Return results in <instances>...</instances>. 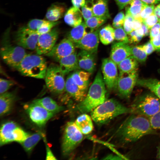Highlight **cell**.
Instances as JSON below:
<instances>
[{"label":"cell","mask_w":160,"mask_h":160,"mask_svg":"<svg viewBox=\"0 0 160 160\" xmlns=\"http://www.w3.org/2000/svg\"><path fill=\"white\" fill-rule=\"evenodd\" d=\"M83 134L75 122L71 121L67 123L62 144V151L63 156H68L74 150L82 141Z\"/></svg>","instance_id":"8992f818"},{"label":"cell","mask_w":160,"mask_h":160,"mask_svg":"<svg viewBox=\"0 0 160 160\" xmlns=\"http://www.w3.org/2000/svg\"><path fill=\"white\" fill-rule=\"evenodd\" d=\"M59 35L57 28H54L50 31L40 34L38 38L36 51L38 55H46L55 46Z\"/></svg>","instance_id":"5bb4252c"},{"label":"cell","mask_w":160,"mask_h":160,"mask_svg":"<svg viewBox=\"0 0 160 160\" xmlns=\"http://www.w3.org/2000/svg\"><path fill=\"white\" fill-rule=\"evenodd\" d=\"M108 19L105 17L94 16L84 21V23L87 28L94 31L98 29L99 27L104 24Z\"/></svg>","instance_id":"836d02e7"},{"label":"cell","mask_w":160,"mask_h":160,"mask_svg":"<svg viewBox=\"0 0 160 160\" xmlns=\"http://www.w3.org/2000/svg\"><path fill=\"white\" fill-rule=\"evenodd\" d=\"M153 13L160 19V3L155 7Z\"/></svg>","instance_id":"680465c9"},{"label":"cell","mask_w":160,"mask_h":160,"mask_svg":"<svg viewBox=\"0 0 160 160\" xmlns=\"http://www.w3.org/2000/svg\"><path fill=\"white\" fill-rule=\"evenodd\" d=\"M15 84V82L12 80L1 78L0 79V94L7 92Z\"/></svg>","instance_id":"60d3db41"},{"label":"cell","mask_w":160,"mask_h":160,"mask_svg":"<svg viewBox=\"0 0 160 160\" xmlns=\"http://www.w3.org/2000/svg\"><path fill=\"white\" fill-rule=\"evenodd\" d=\"M129 4L126 12L130 14L134 19L139 17L142 11L147 4L141 0H132Z\"/></svg>","instance_id":"1f68e13d"},{"label":"cell","mask_w":160,"mask_h":160,"mask_svg":"<svg viewBox=\"0 0 160 160\" xmlns=\"http://www.w3.org/2000/svg\"><path fill=\"white\" fill-rule=\"evenodd\" d=\"M42 136L40 132H36L29 135L21 144L25 150L30 153L41 139Z\"/></svg>","instance_id":"d6a6232c"},{"label":"cell","mask_w":160,"mask_h":160,"mask_svg":"<svg viewBox=\"0 0 160 160\" xmlns=\"http://www.w3.org/2000/svg\"><path fill=\"white\" fill-rule=\"evenodd\" d=\"M99 29L87 32L80 41L74 43L76 48L97 53L99 43Z\"/></svg>","instance_id":"2e32d148"},{"label":"cell","mask_w":160,"mask_h":160,"mask_svg":"<svg viewBox=\"0 0 160 160\" xmlns=\"http://www.w3.org/2000/svg\"><path fill=\"white\" fill-rule=\"evenodd\" d=\"M142 46L148 55L151 54L155 50L150 41L142 45Z\"/></svg>","instance_id":"681fc988"},{"label":"cell","mask_w":160,"mask_h":160,"mask_svg":"<svg viewBox=\"0 0 160 160\" xmlns=\"http://www.w3.org/2000/svg\"><path fill=\"white\" fill-rule=\"evenodd\" d=\"M138 70L128 72H119L117 81L116 90L120 97L129 98L138 80Z\"/></svg>","instance_id":"9c48e42d"},{"label":"cell","mask_w":160,"mask_h":160,"mask_svg":"<svg viewBox=\"0 0 160 160\" xmlns=\"http://www.w3.org/2000/svg\"><path fill=\"white\" fill-rule=\"evenodd\" d=\"M65 91L76 102L79 103L85 97L87 92L82 90L73 80L71 74L65 80Z\"/></svg>","instance_id":"d6986e66"},{"label":"cell","mask_w":160,"mask_h":160,"mask_svg":"<svg viewBox=\"0 0 160 160\" xmlns=\"http://www.w3.org/2000/svg\"><path fill=\"white\" fill-rule=\"evenodd\" d=\"M105 87L102 73L99 71L85 97L76 106V110L82 113L91 112L104 102L106 100Z\"/></svg>","instance_id":"7a4b0ae2"},{"label":"cell","mask_w":160,"mask_h":160,"mask_svg":"<svg viewBox=\"0 0 160 160\" xmlns=\"http://www.w3.org/2000/svg\"><path fill=\"white\" fill-rule=\"evenodd\" d=\"M33 102L39 104L49 112L55 114L64 109L63 106L59 105L53 99L45 97L34 100Z\"/></svg>","instance_id":"d4e9b609"},{"label":"cell","mask_w":160,"mask_h":160,"mask_svg":"<svg viewBox=\"0 0 160 160\" xmlns=\"http://www.w3.org/2000/svg\"><path fill=\"white\" fill-rule=\"evenodd\" d=\"M46 160H56L57 159L55 156L52 152L47 144H46Z\"/></svg>","instance_id":"816d5d0a"},{"label":"cell","mask_w":160,"mask_h":160,"mask_svg":"<svg viewBox=\"0 0 160 160\" xmlns=\"http://www.w3.org/2000/svg\"><path fill=\"white\" fill-rule=\"evenodd\" d=\"M125 18V15L123 12L118 13L114 18L112 23L114 28H119L123 26Z\"/></svg>","instance_id":"ee69618b"},{"label":"cell","mask_w":160,"mask_h":160,"mask_svg":"<svg viewBox=\"0 0 160 160\" xmlns=\"http://www.w3.org/2000/svg\"><path fill=\"white\" fill-rule=\"evenodd\" d=\"M155 50L160 52V33L150 40Z\"/></svg>","instance_id":"c3c4849f"},{"label":"cell","mask_w":160,"mask_h":160,"mask_svg":"<svg viewBox=\"0 0 160 160\" xmlns=\"http://www.w3.org/2000/svg\"><path fill=\"white\" fill-rule=\"evenodd\" d=\"M115 39L119 42L126 43L129 42L128 36L122 26L114 28Z\"/></svg>","instance_id":"8d00e7d4"},{"label":"cell","mask_w":160,"mask_h":160,"mask_svg":"<svg viewBox=\"0 0 160 160\" xmlns=\"http://www.w3.org/2000/svg\"><path fill=\"white\" fill-rule=\"evenodd\" d=\"M47 67L45 59L41 55L27 54L16 69L25 76L42 79Z\"/></svg>","instance_id":"277c9868"},{"label":"cell","mask_w":160,"mask_h":160,"mask_svg":"<svg viewBox=\"0 0 160 160\" xmlns=\"http://www.w3.org/2000/svg\"><path fill=\"white\" fill-rule=\"evenodd\" d=\"M159 23L160 24V19H159Z\"/></svg>","instance_id":"94428289"},{"label":"cell","mask_w":160,"mask_h":160,"mask_svg":"<svg viewBox=\"0 0 160 160\" xmlns=\"http://www.w3.org/2000/svg\"><path fill=\"white\" fill-rule=\"evenodd\" d=\"M59 21H51L46 20L42 25L37 31L36 32L39 34L47 33L58 25Z\"/></svg>","instance_id":"74e56055"},{"label":"cell","mask_w":160,"mask_h":160,"mask_svg":"<svg viewBox=\"0 0 160 160\" xmlns=\"http://www.w3.org/2000/svg\"><path fill=\"white\" fill-rule=\"evenodd\" d=\"M96 54L81 49L77 53V59L80 69L91 73H93L96 65Z\"/></svg>","instance_id":"e0dca14e"},{"label":"cell","mask_w":160,"mask_h":160,"mask_svg":"<svg viewBox=\"0 0 160 160\" xmlns=\"http://www.w3.org/2000/svg\"><path fill=\"white\" fill-rule=\"evenodd\" d=\"M148 118L132 113L127 118L117 129L116 136L122 142H135L143 136L154 132Z\"/></svg>","instance_id":"6da1fadb"},{"label":"cell","mask_w":160,"mask_h":160,"mask_svg":"<svg viewBox=\"0 0 160 160\" xmlns=\"http://www.w3.org/2000/svg\"><path fill=\"white\" fill-rule=\"evenodd\" d=\"M30 134L12 121L3 123L0 130V145L12 142L21 144Z\"/></svg>","instance_id":"52a82bcc"},{"label":"cell","mask_w":160,"mask_h":160,"mask_svg":"<svg viewBox=\"0 0 160 160\" xmlns=\"http://www.w3.org/2000/svg\"><path fill=\"white\" fill-rule=\"evenodd\" d=\"M60 68L64 75L72 71L80 69L76 51L72 54L61 59L58 61Z\"/></svg>","instance_id":"ffe728a7"},{"label":"cell","mask_w":160,"mask_h":160,"mask_svg":"<svg viewBox=\"0 0 160 160\" xmlns=\"http://www.w3.org/2000/svg\"><path fill=\"white\" fill-rule=\"evenodd\" d=\"M83 17L80 9L73 6L70 8L65 14L64 20L66 24L73 27L83 22Z\"/></svg>","instance_id":"44dd1931"},{"label":"cell","mask_w":160,"mask_h":160,"mask_svg":"<svg viewBox=\"0 0 160 160\" xmlns=\"http://www.w3.org/2000/svg\"><path fill=\"white\" fill-rule=\"evenodd\" d=\"M81 69L74 71L71 74L72 78L81 89L87 92L89 79L91 73Z\"/></svg>","instance_id":"603a6c76"},{"label":"cell","mask_w":160,"mask_h":160,"mask_svg":"<svg viewBox=\"0 0 160 160\" xmlns=\"http://www.w3.org/2000/svg\"><path fill=\"white\" fill-rule=\"evenodd\" d=\"M117 65L110 58L102 60L101 70L105 86L110 90L115 89L119 75Z\"/></svg>","instance_id":"7c38bea8"},{"label":"cell","mask_w":160,"mask_h":160,"mask_svg":"<svg viewBox=\"0 0 160 160\" xmlns=\"http://www.w3.org/2000/svg\"><path fill=\"white\" fill-rule=\"evenodd\" d=\"M94 16L110 17L107 0H91Z\"/></svg>","instance_id":"4316f807"},{"label":"cell","mask_w":160,"mask_h":160,"mask_svg":"<svg viewBox=\"0 0 160 160\" xmlns=\"http://www.w3.org/2000/svg\"><path fill=\"white\" fill-rule=\"evenodd\" d=\"M64 76L59 65L54 63L49 65L45 79L46 86L50 92L59 94L65 91V81Z\"/></svg>","instance_id":"ba28073f"},{"label":"cell","mask_w":160,"mask_h":160,"mask_svg":"<svg viewBox=\"0 0 160 160\" xmlns=\"http://www.w3.org/2000/svg\"><path fill=\"white\" fill-rule=\"evenodd\" d=\"M24 107L31 121L40 127L44 126L55 115L40 105L33 102L25 105Z\"/></svg>","instance_id":"8fae6325"},{"label":"cell","mask_w":160,"mask_h":160,"mask_svg":"<svg viewBox=\"0 0 160 160\" xmlns=\"http://www.w3.org/2000/svg\"><path fill=\"white\" fill-rule=\"evenodd\" d=\"M118 6L119 10L123 9L128 5L132 0H114Z\"/></svg>","instance_id":"f907efd6"},{"label":"cell","mask_w":160,"mask_h":160,"mask_svg":"<svg viewBox=\"0 0 160 160\" xmlns=\"http://www.w3.org/2000/svg\"><path fill=\"white\" fill-rule=\"evenodd\" d=\"M141 28L142 29L143 32L144 36L148 35L149 32H150V29L143 23Z\"/></svg>","instance_id":"9f6ffc18"},{"label":"cell","mask_w":160,"mask_h":160,"mask_svg":"<svg viewBox=\"0 0 160 160\" xmlns=\"http://www.w3.org/2000/svg\"><path fill=\"white\" fill-rule=\"evenodd\" d=\"M159 156L160 158V149H159Z\"/></svg>","instance_id":"91938a15"},{"label":"cell","mask_w":160,"mask_h":160,"mask_svg":"<svg viewBox=\"0 0 160 160\" xmlns=\"http://www.w3.org/2000/svg\"><path fill=\"white\" fill-rule=\"evenodd\" d=\"M73 6L79 9L83 7L85 4V0H71Z\"/></svg>","instance_id":"f5cc1de1"},{"label":"cell","mask_w":160,"mask_h":160,"mask_svg":"<svg viewBox=\"0 0 160 160\" xmlns=\"http://www.w3.org/2000/svg\"><path fill=\"white\" fill-rule=\"evenodd\" d=\"M148 88L160 99V81L154 79H138L136 84Z\"/></svg>","instance_id":"83f0119b"},{"label":"cell","mask_w":160,"mask_h":160,"mask_svg":"<svg viewBox=\"0 0 160 160\" xmlns=\"http://www.w3.org/2000/svg\"><path fill=\"white\" fill-rule=\"evenodd\" d=\"M159 20L158 17L153 13L147 18L143 20V23L150 30L153 26L159 22Z\"/></svg>","instance_id":"f6af8a7d"},{"label":"cell","mask_w":160,"mask_h":160,"mask_svg":"<svg viewBox=\"0 0 160 160\" xmlns=\"http://www.w3.org/2000/svg\"><path fill=\"white\" fill-rule=\"evenodd\" d=\"M148 119L153 129L160 130V110Z\"/></svg>","instance_id":"b9f144b4"},{"label":"cell","mask_w":160,"mask_h":160,"mask_svg":"<svg viewBox=\"0 0 160 160\" xmlns=\"http://www.w3.org/2000/svg\"><path fill=\"white\" fill-rule=\"evenodd\" d=\"M142 23L143 22L139 19L134 18L132 24L133 30H136L141 28Z\"/></svg>","instance_id":"db71d44e"},{"label":"cell","mask_w":160,"mask_h":160,"mask_svg":"<svg viewBox=\"0 0 160 160\" xmlns=\"http://www.w3.org/2000/svg\"><path fill=\"white\" fill-rule=\"evenodd\" d=\"M99 36L101 42L107 45L115 40L114 28L110 25H108L101 29L99 31Z\"/></svg>","instance_id":"f546056e"},{"label":"cell","mask_w":160,"mask_h":160,"mask_svg":"<svg viewBox=\"0 0 160 160\" xmlns=\"http://www.w3.org/2000/svg\"><path fill=\"white\" fill-rule=\"evenodd\" d=\"M149 33L151 39L160 33V24L159 22L150 29Z\"/></svg>","instance_id":"7dc6e473"},{"label":"cell","mask_w":160,"mask_h":160,"mask_svg":"<svg viewBox=\"0 0 160 160\" xmlns=\"http://www.w3.org/2000/svg\"><path fill=\"white\" fill-rule=\"evenodd\" d=\"M40 34L26 26L20 28L15 35L17 45L30 50L35 49Z\"/></svg>","instance_id":"4fadbf2b"},{"label":"cell","mask_w":160,"mask_h":160,"mask_svg":"<svg viewBox=\"0 0 160 160\" xmlns=\"http://www.w3.org/2000/svg\"><path fill=\"white\" fill-rule=\"evenodd\" d=\"M15 95L12 92H6L0 94V115L2 116L11 110L15 99Z\"/></svg>","instance_id":"cb8c5ba5"},{"label":"cell","mask_w":160,"mask_h":160,"mask_svg":"<svg viewBox=\"0 0 160 160\" xmlns=\"http://www.w3.org/2000/svg\"><path fill=\"white\" fill-rule=\"evenodd\" d=\"M129 42L137 43L140 41L143 36L140 34L136 30H134L128 34Z\"/></svg>","instance_id":"bcb514c9"},{"label":"cell","mask_w":160,"mask_h":160,"mask_svg":"<svg viewBox=\"0 0 160 160\" xmlns=\"http://www.w3.org/2000/svg\"><path fill=\"white\" fill-rule=\"evenodd\" d=\"M88 29L84 22H82L73 28L69 32L67 38L74 43L77 42L88 32Z\"/></svg>","instance_id":"f1b7e54d"},{"label":"cell","mask_w":160,"mask_h":160,"mask_svg":"<svg viewBox=\"0 0 160 160\" xmlns=\"http://www.w3.org/2000/svg\"><path fill=\"white\" fill-rule=\"evenodd\" d=\"M130 108L131 113L148 118L160 110V99L155 95H145L137 99Z\"/></svg>","instance_id":"5b68a950"},{"label":"cell","mask_w":160,"mask_h":160,"mask_svg":"<svg viewBox=\"0 0 160 160\" xmlns=\"http://www.w3.org/2000/svg\"><path fill=\"white\" fill-rule=\"evenodd\" d=\"M46 21L39 19H33L28 22L26 27L32 30L36 31Z\"/></svg>","instance_id":"7bdbcfd3"},{"label":"cell","mask_w":160,"mask_h":160,"mask_svg":"<svg viewBox=\"0 0 160 160\" xmlns=\"http://www.w3.org/2000/svg\"><path fill=\"white\" fill-rule=\"evenodd\" d=\"M81 11L84 21L94 16L91 0L86 1L85 4L81 7Z\"/></svg>","instance_id":"d590c367"},{"label":"cell","mask_w":160,"mask_h":160,"mask_svg":"<svg viewBox=\"0 0 160 160\" xmlns=\"http://www.w3.org/2000/svg\"><path fill=\"white\" fill-rule=\"evenodd\" d=\"M155 7L154 4H147L142 11L138 18L142 22L153 13Z\"/></svg>","instance_id":"f35d334b"},{"label":"cell","mask_w":160,"mask_h":160,"mask_svg":"<svg viewBox=\"0 0 160 160\" xmlns=\"http://www.w3.org/2000/svg\"><path fill=\"white\" fill-rule=\"evenodd\" d=\"M65 11V8L62 4H53L47 9L46 14V18L49 21H57L62 17Z\"/></svg>","instance_id":"484cf974"},{"label":"cell","mask_w":160,"mask_h":160,"mask_svg":"<svg viewBox=\"0 0 160 160\" xmlns=\"http://www.w3.org/2000/svg\"><path fill=\"white\" fill-rule=\"evenodd\" d=\"M0 53L4 61L9 66L15 69L27 54L23 47L8 43H5L2 47Z\"/></svg>","instance_id":"30bf717a"},{"label":"cell","mask_w":160,"mask_h":160,"mask_svg":"<svg viewBox=\"0 0 160 160\" xmlns=\"http://www.w3.org/2000/svg\"><path fill=\"white\" fill-rule=\"evenodd\" d=\"M131 113L128 108L114 98L106 100L91 112L92 119L96 123H107L119 115Z\"/></svg>","instance_id":"3957f363"},{"label":"cell","mask_w":160,"mask_h":160,"mask_svg":"<svg viewBox=\"0 0 160 160\" xmlns=\"http://www.w3.org/2000/svg\"><path fill=\"white\" fill-rule=\"evenodd\" d=\"M119 72H128L138 70V61L130 55L121 61L118 65Z\"/></svg>","instance_id":"4dcf8cb0"},{"label":"cell","mask_w":160,"mask_h":160,"mask_svg":"<svg viewBox=\"0 0 160 160\" xmlns=\"http://www.w3.org/2000/svg\"><path fill=\"white\" fill-rule=\"evenodd\" d=\"M147 4H154L160 3V0H141Z\"/></svg>","instance_id":"6f0895ef"},{"label":"cell","mask_w":160,"mask_h":160,"mask_svg":"<svg viewBox=\"0 0 160 160\" xmlns=\"http://www.w3.org/2000/svg\"><path fill=\"white\" fill-rule=\"evenodd\" d=\"M130 55L131 47L127 43L119 42L112 44L110 58L117 65Z\"/></svg>","instance_id":"ac0fdd59"},{"label":"cell","mask_w":160,"mask_h":160,"mask_svg":"<svg viewBox=\"0 0 160 160\" xmlns=\"http://www.w3.org/2000/svg\"><path fill=\"white\" fill-rule=\"evenodd\" d=\"M91 116L87 113H82L79 116L74 122L83 134L87 135L93 129V125Z\"/></svg>","instance_id":"7402d4cb"},{"label":"cell","mask_w":160,"mask_h":160,"mask_svg":"<svg viewBox=\"0 0 160 160\" xmlns=\"http://www.w3.org/2000/svg\"><path fill=\"white\" fill-rule=\"evenodd\" d=\"M131 54L138 62L140 63L145 62L148 55L142 45L131 47Z\"/></svg>","instance_id":"e575fe53"},{"label":"cell","mask_w":160,"mask_h":160,"mask_svg":"<svg viewBox=\"0 0 160 160\" xmlns=\"http://www.w3.org/2000/svg\"><path fill=\"white\" fill-rule=\"evenodd\" d=\"M134 18L128 13L126 12L125 20L123 25L124 30L127 34L133 31V22Z\"/></svg>","instance_id":"ab89813d"},{"label":"cell","mask_w":160,"mask_h":160,"mask_svg":"<svg viewBox=\"0 0 160 160\" xmlns=\"http://www.w3.org/2000/svg\"><path fill=\"white\" fill-rule=\"evenodd\" d=\"M74 43L70 39L65 38L55 45L46 55L58 62L61 58L69 55L75 51Z\"/></svg>","instance_id":"9a60e30c"},{"label":"cell","mask_w":160,"mask_h":160,"mask_svg":"<svg viewBox=\"0 0 160 160\" xmlns=\"http://www.w3.org/2000/svg\"><path fill=\"white\" fill-rule=\"evenodd\" d=\"M123 157L120 156L113 155L112 154L106 156L104 158V159H122Z\"/></svg>","instance_id":"11a10c76"}]
</instances>
